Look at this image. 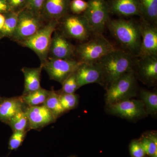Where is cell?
I'll return each instance as SVG.
<instances>
[{"label":"cell","mask_w":157,"mask_h":157,"mask_svg":"<svg viewBox=\"0 0 157 157\" xmlns=\"http://www.w3.org/2000/svg\"><path fill=\"white\" fill-rule=\"evenodd\" d=\"M107 27L121 49L138 56L141 42L139 22L133 18L110 19Z\"/></svg>","instance_id":"cell-1"},{"label":"cell","mask_w":157,"mask_h":157,"mask_svg":"<svg viewBox=\"0 0 157 157\" xmlns=\"http://www.w3.org/2000/svg\"><path fill=\"white\" fill-rule=\"evenodd\" d=\"M137 57L117 48L96 62L101 67L105 88L126 73L134 71Z\"/></svg>","instance_id":"cell-2"},{"label":"cell","mask_w":157,"mask_h":157,"mask_svg":"<svg viewBox=\"0 0 157 157\" xmlns=\"http://www.w3.org/2000/svg\"><path fill=\"white\" fill-rule=\"evenodd\" d=\"M76 46L75 59L81 63H95L117 49L103 34H96Z\"/></svg>","instance_id":"cell-3"},{"label":"cell","mask_w":157,"mask_h":157,"mask_svg":"<svg viewBox=\"0 0 157 157\" xmlns=\"http://www.w3.org/2000/svg\"><path fill=\"white\" fill-rule=\"evenodd\" d=\"M137 78L131 71L118 78L106 88V106L136 97L138 91Z\"/></svg>","instance_id":"cell-4"},{"label":"cell","mask_w":157,"mask_h":157,"mask_svg":"<svg viewBox=\"0 0 157 157\" xmlns=\"http://www.w3.org/2000/svg\"><path fill=\"white\" fill-rule=\"evenodd\" d=\"M59 21L51 20L33 36L18 43L21 46L33 50L38 56L41 64L48 57L52 39L57 28Z\"/></svg>","instance_id":"cell-5"},{"label":"cell","mask_w":157,"mask_h":157,"mask_svg":"<svg viewBox=\"0 0 157 157\" xmlns=\"http://www.w3.org/2000/svg\"><path fill=\"white\" fill-rule=\"evenodd\" d=\"M57 29L68 39L81 42L86 41L93 35L82 14L68 13L59 21Z\"/></svg>","instance_id":"cell-6"},{"label":"cell","mask_w":157,"mask_h":157,"mask_svg":"<svg viewBox=\"0 0 157 157\" xmlns=\"http://www.w3.org/2000/svg\"><path fill=\"white\" fill-rule=\"evenodd\" d=\"M42 15L27 9L19 11L18 22L11 39L17 43L33 36L46 23Z\"/></svg>","instance_id":"cell-7"},{"label":"cell","mask_w":157,"mask_h":157,"mask_svg":"<svg viewBox=\"0 0 157 157\" xmlns=\"http://www.w3.org/2000/svg\"><path fill=\"white\" fill-rule=\"evenodd\" d=\"M87 9L82 15L93 35L103 34L110 20L107 0H88Z\"/></svg>","instance_id":"cell-8"},{"label":"cell","mask_w":157,"mask_h":157,"mask_svg":"<svg viewBox=\"0 0 157 157\" xmlns=\"http://www.w3.org/2000/svg\"><path fill=\"white\" fill-rule=\"evenodd\" d=\"M81 63L76 59H64L48 57L41 65L51 79L62 84L66 78L76 71Z\"/></svg>","instance_id":"cell-9"},{"label":"cell","mask_w":157,"mask_h":157,"mask_svg":"<svg viewBox=\"0 0 157 157\" xmlns=\"http://www.w3.org/2000/svg\"><path fill=\"white\" fill-rule=\"evenodd\" d=\"M106 106L110 114L128 120L135 121L148 115L141 100L127 99Z\"/></svg>","instance_id":"cell-10"},{"label":"cell","mask_w":157,"mask_h":157,"mask_svg":"<svg viewBox=\"0 0 157 157\" xmlns=\"http://www.w3.org/2000/svg\"><path fill=\"white\" fill-rule=\"evenodd\" d=\"M137 79L150 86L156 84L157 56L137 57L134 68Z\"/></svg>","instance_id":"cell-11"},{"label":"cell","mask_w":157,"mask_h":157,"mask_svg":"<svg viewBox=\"0 0 157 157\" xmlns=\"http://www.w3.org/2000/svg\"><path fill=\"white\" fill-rule=\"evenodd\" d=\"M68 39L56 29L52 35L48 57L64 59H75L76 46Z\"/></svg>","instance_id":"cell-12"},{"label":"cell","mask_w":157,"mask_h":157,"mask_svg":"<svg viewBox=\"0 0 157 157\" xmlns=\"http://www.w3.org/2000/svg\"><path fill=\"white\" fill-rule=\"evenodd\" d=\"M141 42L138 57L157 56V26L140 20Z\"/></svg>","instance_id":"cell-13"},{"label":"cell","mask_w":157,"mask_h":157,"mask_svg":"<svg viewBox=\"0 0 157 157\" xmlns=\"http://www.w3.org/2000/svg\"><path fill=\"white\" fill-rule=\"evenodd\" d=\"M76 74L80 87L95 83L104 86L103 73L97 63H82L76 70Z\"/></svg>","instance_id":"cell-14"},{"label":"cell","mask_w":157,"mask_h":157,"mask_svg":"<svg viewBox=\"0 0 157 157\" xmlns=\"http://www.w3.org/2000/svg\"><path fill=\"white\" fill-rule=\"evenodd\" d=\"M30 128L37 129L54 122L57 118L44 105L31 106L25 109Z\"/></svg>","instance_id":"cell-15"},{"label":"cell","mask_w":157,"mask_h":157,"mask_svg":"<svg viewBox=\"0 0 157 157\" xmlns=\"http://www.w3.org/2000/svg\"><path fill=\"white\" fill-rule=\"evenodd\" d=\"M71 0H45L42 16L46 22L59 21L70 13Z\"/></svg>","instance_id":"cell-16"},{"label":"cell","mask_w":157,"mask_h":157,"mask_svg":"<svg viewBox=\"0 0 157 157\" xmlns=\"http://www.w3.org/2000/svg\"><path fill=\"white\" fill-rule=\"evenodd\" d=\"M110 14L120 17H140L138 0H107Z\"/></svg>","instance_id":"cell-17"},{"label":"cell","mask_w":157,"mask_h":157,"mask_svg":"<svg viewBox=\"0 0 157 157\" xmlns=\"http://www.w3.org/2000/svg\"><path fill=\"white\" fill-rule=\"evenodd\" d=\"M21 97L5 98L0 101V121L9 123L17 113L24 110Z\"/></svg>","instance_id":"cell-18"},{"label":"cell","mask_w":157,"mask_h":157,"mask_svg":"<svg viewBox=\"0 0 157 157\" xmlns=\"http://www.w3.org/2000/svg\"><path fill=\"white\" fill-rule=\"evenodd\" d=\"M43 67L42 65L37 68L24 67L21 69L25 78L23 95L35 91L41 88L40 78Z\"/></svg>","instance_id":"cell-19"},{"label":"cell","mask_w":157,"mask_h":157,"mask_svg":"<svg viewBox=\"0 0 157 157\" xmlns=\"http://www.w3.org/2000/svg\"><path fill=\"white\" fill-rule=\"evenodd\" d=\"M140 20L157 26V0H138Z\"/></svg>","instance_id":"cell-20"},{"label":"cell","mask_w":157,"mask_h":157,"mask_svg":"<svg viewBox=\"0 0 157 157\" xmlns=\"http://www.w3.org/2000/svg\"><path fill=\"white\" fill-rule=\"evenodd\" d=\"M19 12L11 11L4 14L5 21L0 31V40L5 38L11 39L15 32L18 22Z\"/></svg>","instance_id":"cell-21"},{"label":"cell","mask_w":157,"mask_h":157,"mask_svg":"<svg viewBox=\"0 0 157 157\" xmlns=\"http://www.w3.org/2000/svg\"><path fill=\"white\" fill-rule=\"evenodd\" d=\"M50 92V91L41 87L35 91L23 95L21 97L24 104L28 107L39 106L44 104Z\"/></svg>","instance_id":"cell-22"},{"label":"cell","mask_w":157,"mask_h":157,"mask_svg":"<svg viewBox=\"0 0 157 157\" xmlns=\"http://www.w3.org/2000/svg\"><path fill=\"white\" fill-rule=\"evenodd\" d=\"M140 100L143 101L147 114L155 116L157 114V93L146 89H140Z\"/></svg>","instance_id":"cell-23"},{"label":"cell","mask_w":157,"mask_h":157,"mask_svg":"<svg viewBox=\"0 0 157 157\" xmlns=\"http://www.w3.org/2000/svg\"><path fill=\"white\" fill-rule=\"evenodd\" d=\"M139 140L146 155L150 157H157V135L155 132L145 133Z\"/></svg>","instance_id":"cell-24"},{"label":"cell","mask_w":157,"mask_h":157,"mask_svg":"<svg viewBox=\"0 0 157 157\" xmlns=\"http://www.w3.org/2000/svg\"><path fill=\"white\" fill-rule=\"evenodd\" d=\"M43 105L49 109L57 118L65 112L60 101L59 93L55 91H50L49 95Z\"/></svg>","instance_id":"cell-25"},{"label":"cell","mask_w":157,"mask_h":157,"mask_svg":"<svg viewBox=\"0 0 157 157\" xmlns=\"http://www.w3.org/2000/svg\"><path fill=\"white\" fill-rule=\"evenodd\" d=\"M8 124L14 131H26L29 121L25 110L17 113L10 120Z\"/></svg>","instance_id":"cell-26"},{"label":"cell","mask_w":157,"mask_h":157,"mask_svg":"<svg viewBox=\"0 0 157 157\" xmlns=\"http://www.w3.org/2000/svg\"><path fill=\"white\" fill-rule=\"evenodd\" d=\"M60 101L64 111L74 109L78 103V96L74 94L59 93Z\"/></svg>","instance_id":"cell-27"},{"label":"cell","mask_w":157,"mask_h":157,"mask_svg":"<svg viewBox=\"0 0 157 157\" xmlns=\"http://www.w3.org/2000/svg\"><path fill=\"white\" fill-rule=\"evenodd\" d=\"M62 94H74L79 89L76 78V71L67 77L62 83Z\"/></svg>","instance_id":"cell-28"},{"label":"cell","mask_w":157,"mask_h":157,"mask_svg":"<svg viewBox=\"0 0 157 157\" xmlns=\"http://www.w3.org/2000/svg\"><path fill=\"white\" fill-rule=\"evenodd\" d=\"M26 133V131H14V133L9 139V149L14 150L18 148L24 140Z\"/></svg>","instance_id":"cell-29"},{"label":"cell","mask_w":157,"mask_h":157,"mask_svg":"<svg viewBox=\"0 0 157 157\" xmlns=\"http://www.w3.org/2000/svg\"><path fill=\"white\" fill-rule=\"evenodd\" d=\"M87 6V2L84 0H72L70 3V12L75 14H83Z\"/></svg>","instance_id":"cell-30"},{"label":"cell","mask_w":157,"mask_h":157,"mask_svg":"<svg viewBox=\"0 0 157 157\" xmlns=\"http://www.w3.org/2000/svg\"><path fill=\"white\" fill-rule=\"evenodd\" d=\"M129 150L132 157H144L146 155L140 140H132L129 145Z\"/></svg>","instance_id":"cell-31"},{"label":"cell","mask_w":157,"mask_h":157,"mask_svg":"<svg viewBox=\"0 0 157 157\" xmlns=\"http://www.w3.org/2000/svg\"><path fill=\"white\" fill-rule=\"evenodd\" d=\"M45 0H26V9L42 15Z\"/></svg>","instance_id":"cell-32"},{"label":"cell","mask_w":157,"mask_h":157,"mask_svg":"<svg viewBox=\"0 0 157 157\" xmlns=\"http://www.w3.org/2000/svg\"><path fill=\"white\" fill-rule=\"evenodd\" d=\"M11 11L19 12L26 8V0H6Z\"/></svg>","instance_id":"cell-33"},{"label":"cell","mask_w":157,"mask_h":157,"mask_svg":"<svg viewBox=\"0 0 157 157\" xmlns=\"http://www.w3.org/2000/svg\"><path fill=\"white\" fill-rule=\"evenodd\" d=\"M12 11L6 0H0V13L5 14Z\"/></svg>","instance_id":"cell-34"},{"label":"cell","mask_w":157,"mask_h":157,"mask_svg":"<svg viewBox=\"0 0 157 157\" xmlns=\"http://www.w3.org/2000/svg\"><path fill=\"white\" fill-rule=\"evenodd\" d=\"M5 21V16L4 14L0 13V31L2 29Z\"/></svg>","instance_id":"cell-35"},{"label":"cell","mask_w":157,"mask_h":157,"mask_svg":"<svg viewBox=\"0 0 157 157\" xmlns=\"http://www.w3.org/2000/svg\"><path fill=\"white\" fill-rule=\"evenodd\" d=\"M74 157V156H71V157Z\"/></svg>","instance_id":"cell-36"},{"label":"cell","mask_w":157,"mask_h":157,"mask_svg":"<svg viewBox=\"0 0 157 157\" xmlns=\"http://www.w3.org/2000/svg\"></svg>","instance_id":"cell-37"}]
</instances>
